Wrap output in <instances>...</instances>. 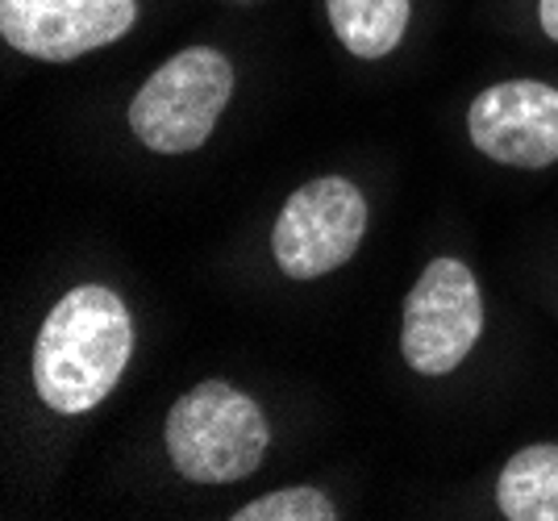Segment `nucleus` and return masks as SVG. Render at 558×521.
I'll return each instance as SVG.
<instances>
[{
  "label": "nucleus",
  "mask_w": 558,
  "mask_h": 521,
  "mask_svg": "<svg viewBox=\"0 0 558 521\" xmlns=\"http://www.w3.org/2000/svg\"><path fill=\"white\" fill-rule=\"evenodd\" d=\"M130 351L134 326L113 288H71L38 330L34 388L54 413H88L113 392Z\"/></svg>",
  "instance_id": "1"
},
{
  "label": "nucleus",
  "mask_w": 558,
  "mask_h": 521,
  "mask_svg": "<svg viewBox=\"0 0 558 521\" xmlns=\"http://www.w3.org/2000/svg\"><path fill=\"white\" fill-rule=\"evenodd\" d=\"M484 330L480 284L459 259H434L404 301L400 351L421 376L454 372Z\"/></svg>",
  "instance_id": "4"
},
{
  "label": "nucleus",
  "mask_w": 558,
  "mask_h": 521,
  "mask_svg": "<svg viewBox=\"0 0 558 521\" xmlns=\"http://www.w3.org/2000/svg\"><path fill=\"white\" fill-rule=\"evenodd\" d=\"M333 34L359 59H384L409 29V0H326Z\"/></svg>",
  "instance_id": "9"
},
{
  "label": "nucleus",
  "mask_w": 558,
  "mask_h": 521,
  "mask_svg": "<svg viewBox=\"0 0 558 521\" xmlns=\"http://www.w3.org/2000/svg\"><path fill=\"white\" fill-rule=\"evenodd\" d=\"M230 93V59L213 47H187L142 84L130 105V130L159 155H187L205 146Z\"/></svg>",
  "instance_id": "3"
},
{
  "label": "nucleus",
  "mask_w": 558,
  "mask_h": 521,
  "mask_svg": "<svg viewBox=\"0 0 558 521\" xmlns=\"http://www.w3.org/2000/svg\"><path fill=\"white\" fill-rule=\"evenodd\" d=\"M267 417L226 379H205L167 413V455L192 484H238L267 455Z\"/></svg>",
  "instance_id": "2"
},
{
  "label": "nucleus",
  "mask_w": 558,
  "mask_h": 521,
  "mask_svg": "<svg viewBox=\"0 0 558 521\" xmlns=\"http://www.w3.org/2000/svg\"><path fill=\"white\" fill-rule=\"evenodd\" d=\"M367 230V201L342 175L313 180L279 209L271 251L292 280H317L359 251Z\"/></svg>",
  "instance_id": "5"
},
{
  "label": "nucleus",
  "mask_w": 558,
  "mask_h": 521,
  "mask_svg": "<svg viewBox=\"0 0 558 521\" xmlns=\"http://www.w3.org/2000/svg\"><path fill=\"white\" fill-rule=\"evenodd\" d=\"M542 29L558 43V0H542Z\"/></svg>",
  "instance_id": "11"
},
{
  "label": "nucleus",
  "mask_w": 558,
  "mask_h": 521,
  "mask_svg": "<svg viewBox=\"0 0 558 521\" xmlns=\"http://www.w3.org/2000/svg\"><path fill=\"white\" fill-rule=\"evenodd\" d=\"M466 130L471 143L496 163L525 171L558 163V88L537 80L492 84L475 96Z\"/></svg>",
  "instance_id": "7"
},
{
  "label": "nucleus",
  "mask_w": 558,
  "mask_h": 521,
  "mask_svg": "<svg viewBox=\"0 0 558 521\" xmlns=\"http://www.w3.org/2000/svg\"><path fill=\"white\" fill-rule=\"evenodd\" d=\"M138 17L134 0H0V34L13 50L71 63L117 43Z\"/></svg>",
  "instance_id": "6"
},
{
  "label": "nucleus",
  "mask_w": 558,
  "mask_h": 521,
  "mask_svg": "<svg viewBox=\"0 0 558 521\" xmlns=\"http://www.w3.org/2000/svg\"><path fill=\"white\" fill-rule=\"evenodd\" d=\"M333 500L317 488H279L271 497L242 505L233 521H333Z\"/></svg>",
  "instance_id": "10"
},
{
  "label": "nucleus",
  "mask_w": 558,
  "mask_h": 521,
  "mask_svg": "<svg viewBox=\"0 0 558 521\" xmlns=\"http://www.w3.org/2000/svg\"><path fill=\"white\" fill-rule=\"evenodd\" d=\"M496 505L509 521H558V447L517 450L496 480Z\"/></svg>",
  "instance_id": "8"
}]
</instances>
